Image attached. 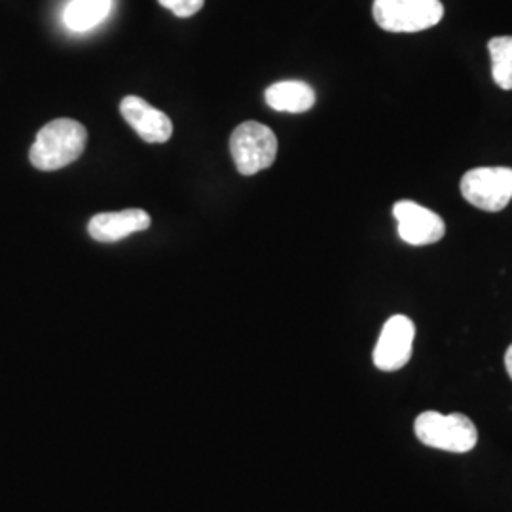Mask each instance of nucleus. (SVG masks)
<instances>
[{
  "label": "nucleus",
  "mask_w": 512,
  "mask_h": 512,
  "mask_svg": "<svg viewBox=\"0 0 512 512\" xmlns=\"http://www.w3.org/2000/svg\"><path fill=\"white\" fill-rule=\"evenodd\" d=\"M88 141L86 128L69 118H59L38 131L29 160L40 171H57L76 162Z\"/></svg>",
  "instance_id": "nucleus-1"
},
{
  "label": "nucleus",
  "mask_w": 512,
  "mask_h": 512,
  "mask_svg": "<svg viewBox=\"0 0 512 512\" xmlns=\"http://www.w3.org/2000/svg\"><path fill=\"white\" fill-rule=\"evenodd\" d=\"M414 431L421 444L454 454L471 452L478 442L475 423L463 414L444 416L435 410L423 412L416 418Z\"/></svg>",
  "instance_id": "nucleus-2"
},
{
  "label": "nucleus",
  "mask_w": 512,
  "mask_h": 512,
  "mask_svg": "<svg viewBox=\"0 0 512 512\" xmlns=\"http://www.w3.org/2000/svg\"><path fill=\"white\" fill-rule=\"evenodd\" d=\"M376 23L389 33H420L444 16L440 0H374Z\"/></svg>",
  "instance_id": "nucleus-3"
},
{
  "label": "nucleus",
  "mask_w": 512,
  "mask_h": 512,
  "mask_svg": "<svg viewBox=\"0 0 512 512\" xmlns=\"http://www.w3.org/2000/svg\"><path fill=\"white\" fill-rule=\"evenodd\" d=\"M230 152L239 173L251 177L274 164L277 137L268 126H262L258 122H245L234 129L230 137Z\"/></svg>",
  "instance_id": "nucleus-4"
},
{
  "label": "nucleus",
  "mask_w": 512,
  "mask_h": 512,
  "mask_svg": "<svg viewBox=\"0 0 512 512\" xmlns=\"http://www.w3.org/2000/svg\"><path fill=\"white\" fill-rule=\"evenodd\" d=\"M461 196L476 209L497 213L512 200L511 167H476L463 175Z\"/></svg>",
  "instance_id": "nucleus-5"
},
{
  "label": "nucleus",
  "mask_w": 512,
  "mask_h": 512,
  "mask_svg": "<svg viewBox=\"0 0 512 512\" xmlns=\"http://www.w3.org/2000/svg\"><path fill=\"white\" fill-rule=\"evenodd\" d=\"M414 336L416 327L406 315H393L387 319L374 348V365L384 372H395L408 365Z\"/></svg>",
  "instance_id": "nucleus-6"
},
{
  "label": "nucleus",
  "mask_w": 512,
  "mask_h": 512,
  "mask_svg": "<svg viewBox=\"0 0 512 512\" xmlns=\"http://www.w3.org/2000/svg\"><path fill=\"white\" fill-rule=\"evenodd\" d=\"M393 215L399 226V236L408 245L423 247L433 245L446 234V224L437 213L423 207L420 203L403 200L395 203Z\"/></svg>",
  "instance_id": "nucleus-7"
},
{
  "label": "nucleus",
  "mask_w": 512,
  "mask_h": 512,
  "mask_svg": "<svg viewBox=\"0 0 512 512\" xmlns=\"http://www.w3.org/2000/svg\"><path fill=\"white\" fill-rule=\"evenodd\" d=\"M120 112L135 133L152 145H160L171 139L173 124L162 110L154 109L145 99L128 95L120 103Z\"/></svg>",
  "instance_id": "nucleus-8"
},
{
  "label": "nucleus",
  "mask_w": 512,
  "mask_h": 512,
  "mask_svg": "<svg viewBox=\"0 0 512 512\" xmlns=\"http://www.w3.org/2000/svg\"><path fill=\"white\" fill-rule=\"evenodd\" d=\"M150 226V215L143 209H126L118 213H99L88 224V234L95 241L114 243Z\"/></svg>",
  "instance_id": "nucleus-9"
},
{
  "label": "nucleus",
  "mask_w": 512,
  "mask_h": 512,
  "mask_svg": "<svg viewBox=\"0 0 512 512\" xmlns=\"http://www.w3.org/2000/svg\"><path fill=\"white\" fill-rule=\"evenodd\" d=\"M266 103L277 112H308L315 105V92L306 82L287 80V82H275L266 93Z\"/></svg>",
  "instance_id": "nucleus-10"
},
{
  "label": "nucleus",
  "mask_w": 512,
  "mask_h": 512,
  "mask_svg": "<svg viewBox=\"0 0 512 512\" xmlns=\"http://www.w3.org/2000/svg\"><path fill=\"white\" fill-rule=\"evenodd\" d=\"M110 10L112 0H71L63 12V21L74 33H86L103 23Z\"/></svg>",
  "instance_id": "nucleus-11"
},
{
  "label": "nucleus",
  "mask_w": 512,
  "mask_h": 512,
  "mask_svg": "<svg viewBox=\"0 0 512 512\" xmlns=\"http://www.w3.org/2000/svg\"><path fill=\"white\" fill-rule=\"evenodd\" d=\"M492 76L501 90H512V37H495L488 42Z\"/></svg>",
  "instance_id": "nucleus-12"
},
{
  "label": "nucleus",
  "mask_w": 512,
  "mask_h": 512,
  "mask_svg": "<svg viewBox=\"0 0 512 512\" xmlns=\"http://www.w3.org/2000/svg\"><path fill=\"white\" fill-rule=\"evenodd\" d=\"M169 12H173L177 18H190L198 14L205 4V0H158Z\"/></svg>",
  "instance_id": "nucleus-13"
},
{
  "label": "nucleus",
  "mask_w": 512,
  "mask_h": 512,
  "mask_svg": "<svg viewBox=\"0 0 512 512\" xmlns=\"http://www.w3.org/2000/svg\"><path fill=\"white\" fill-rule=\"evenodd\" d=\"M505 368H507V372H509L512 380V344L507 349V353H505Z\"/></svg>",
  "instance_id": "nucleus-14"
}]
</instances>
